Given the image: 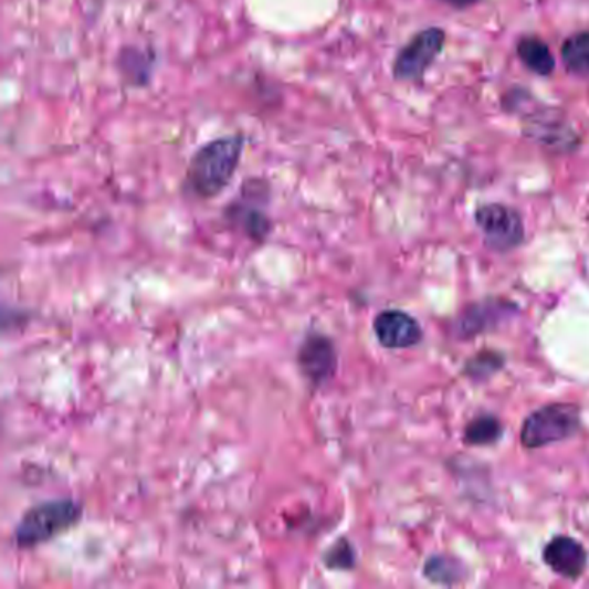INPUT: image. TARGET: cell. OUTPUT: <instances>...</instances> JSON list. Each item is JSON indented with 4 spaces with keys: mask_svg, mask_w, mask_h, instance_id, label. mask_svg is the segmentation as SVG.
<instances>
[{
    "mask_svg": "<svg viewBox=\"0 0 589 589\" xmlns=\"http://www.w3.org/2000/svg\"><path fill=\"white\" fill-rule=\"evenodd\" d=\"M244 150L242 135L211 140L192 156L187 168V186L201 199L217 198L234 178Z\"/></svg>",
    "mask_w": 589,
    "mask_h": 589,
    "instance_id": "obj_1",
    "label": "cell"
},
{
    "mask_svg": "<svg viewBox=\"0 0 589 589\" xmlns=\"http://www.w3.org/2000/svg\"><path fill=\"white\" fill-rule=\"evenodd\" d=\"M82 515L84 506L72 498L39 503L24 512L14 527V543L20 550H32L72 529L80 523Z\"/></svg>",
    "mask_w": 589,
    "mask_h": 589,
    "instance_id": "obj_2",
    "label": "cell"
},
{
    "mask_svg": "<svg viewBox=\"0 0 589 589\" xmlns=\"http://www.w3.org/2000/svg\"><path fill=\"white\" fill-rule=\"evenodd\" d=\"M523 135L554 155H574L582 144L581 135L566 113L551 106H538L524 113Z\"/></svg>",
    "mask_w": 589,
    "mask_h": 589,
    "instance_id": "obj_3",
    "label": "cell"
},
{
    "mask_svg": "<svg viewBox=\"0 0 589 589\" xmlns=\"http://www.w3.org/2000/svg\"><path fill=\"white\" fill-rule=\"evenodd\" d=\"M579 428L581 416L578 407L567 403L548 404L527 417L520 432V441L527 450H538L558 441L569 440Z\"/></svg>",
    "mask_w": 589,
    "mask_h": 589,
    "instance_id": "obj_4",
    "label": "cell"
},
{
    "mask_svg": "<svg viewBox=\"0 0 589 589\" xmlns=\"http://www.w3.org/2000/svg\"><path fill=\"white\" fill-rule=\"evenodd\" d=\"M446 32L440 27H429L408 40L400 49L395 63L392 76L403 84H420L435 60L441 56L446 45Z\"/></svg>",
    "mask_w": 589,
    "mask_h": 589,
    "instance_id": "obj_5",
    "label": "cell"
},
{
    "mask_svg": "<svg viewBox=\"0 0 589 589\" xmlns=\"http://www.w3.org/2000/svg\"><path fill=\"white\" fill-rule=\"evenodd\" d=\"M474 218L491 250L508 253L523 244L526 230H524L523 217L514 208L499 204V202H491V204L478 207Z\"/></svg>",
    "mask_w": 589,
    "mask_h": 589,
    "instance_id": "obj_6",
    "label": "cell"
},
{
    "mask_svg": "<svg viewBox=\"0 0 589 589\" xmlns=\"http://www.w3.org/2000/svg\"><path fill=\"white\" fill-rule=\"evenodd\" d=\"M297 367L315 388H322L328 380H333L337 370L334 340L322 333H309L297 349Z\"/></svg>",
    "mask_w": 589,
    "mask_h": 589,
    "instance_id": "obj_7",
    "label": "cell"
},
{
    "mask_svg": "<svg viewBox=\"0 0 589 589\" xmlns=\"http://www.w3.org/2000/svg\"><path fill=\"white\" fill-rule=\"evenodd\" d=\"M374 333L380 345L388 349L412 348L423 336L419 322L401 309L380 312L374 320Z\"/></svg>",
    "mask_w": 589,
    "mask_h": 589,
    "instance_id": "obj_8",
    "label": "cell"
},
{
    "mask_svg": "<svg viewBox=\"0 0 589 589\" xmlns=\"http://www.w3.org/2000/svg\"><path fill=\"white\" fill-rule=\"evenodd\" d=\"M543 560L564 579H578L588 566L585 546L569 536H558L545 546Z\"/></svg>",
    "mask_w": 589,
    "mask_h": 589,
    "instance_id": "obj_9",
    "label": "cell"
},
{
    "mask_svg": "<svg viewBox=\"0 0 589 589\" xmlns=\"http://www.w3.org/2000/svg\"><path fill=\"white\" fill-rule=\"evenodd\" d=\"M518 60L530 73L538 76H550L557 67L550 45L538 35H523L515 44Z\"/></svg>",
    "mask_w": 589,
    "mask_h": 589,
    "instance_id": "obj_10",
    "label": "cell"
},
{
    "mask_svg": "<svg viewBox=\"0 0 589 589\" xmlns=\"http://www.w3.org/2000/svg\"><path fill=\"white\" fill-rule=\"evenodd\" d=\"M227 218L235 227H239L248 238L256 242L265 241L270 232H272V222H270L265 211L254 208L253 204H248V202H232L227 208Z\"/></svg>",
    "mask_w": 589,
    "mask_h": 589,
    "instance_id": "obj_11",
    "label": "cell"
},
{
    "mask_svg": "<svg viewBox=\"0 0 589 589\" xmlns=\"http://www.w3.org/2000/svg\"><path fill=\"white\" fill-rule=\"evenodd\" d=\"M560 54L561 63L570 75L589 78V30L567 36Z\"/></svg>",
    "mask_w": 589,
    "mask_h": 589,
    "instance_id": "obj_12",
    "label": "cell"
},
{
    "mask_svg": "<svg viewBox=\"0 0 589 589\" xmlns=\"http://www.w3.org/2000/svg\"><path fill=\"white\" fill-rule=\"evenodd\" d=\"M502 434L503 425L496 417L481 416L469 423L463 441L472 446H486V444L496 443Z\"/></svg>",
    "mask_w": 589,
    "mask_h": 589,
    "instance_id": "obj_13",
    "label": "cell"
},
{
    "mask_svg": "<svg viewBox=\"0 0 589 589\" xmlns=\"http://www.w3.org/2000/svg\"><path fill=\"white\" fill-rule=\"evenodd\" d=\"M423 572L431 581L440 582V585H453V582L462 579L463 569L459 560H453V558L432 557L425 564Z\"/></svg>",
    "mask_w": 589,
    "mask_h": 589,
    "instance_id": "obj_14",
    "label": "cell"
},
{
    "mask_svg": "<svg viewBox=\"0 0 589 589\" xmlns=\"http://www.w3.org/2000/svg\"><path fill=\"white\" fill-rule=\"evenodd\" d=\"M322 560H324V566L327 569L349 570L355 567L356 551L348 539L340 538L333 546H328V550L325 551Z\"/></svg>",
    "mask_w": 589,
    "mask_h": 589,
    "instance_id": "obj_15",
    "label": "cell"
},
{
    "mask_svg": "<svg viewBox=\"0 0 589 589\" xmlns=\"http://www.w3.org/2000/svg\"><path fill=\"white\" fill-rule=\"evenodd\" d=\"M450 8L456 9V11H465V9L474 8L481 0H441Z\"/></svg>",
    "mask_w": 589,
    "mask_h": 589,
    "instance_id": "obj_16",
    "label": "cell"
}]
</instances>
